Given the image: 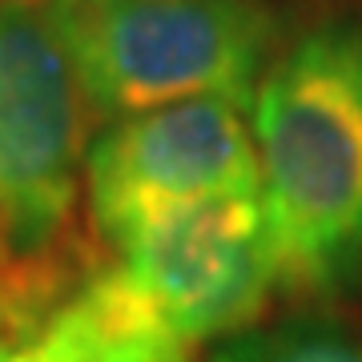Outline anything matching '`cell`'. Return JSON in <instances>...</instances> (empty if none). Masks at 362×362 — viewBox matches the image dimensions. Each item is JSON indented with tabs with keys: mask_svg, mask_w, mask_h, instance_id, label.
Listing matches in <instances>:
<instances>
[{
	"mask_svg": "<svg viewBox=\"0 0 362 362\" xmlns=\"http://www.w3.org/2000/svg\"><path fill=\"white\" fill-rule=\"evenodd\" d=\"M0 4H28V0H0Z\"/></svg>",
	"mask_w": 362,
	"mask_h": 362,
	"instance_id": "ba28073f",
	"label": "cell"
},
{
	"mask_svg": "<svg viewBox=\"0 0 362 362\" xmlns=\"http://www.w3.org/2000/svg\"><path fill=\"white\" fill-rule=\"evenodd\" d=\"M226 97L161 105L121 117L85 153L93 221L125 246L153 221L233 194H262L254 129Z\"/></svg>",
	"mask_w": 362,
	"mask_h": 362,
	"instance_id": "277c9868",
	"label": "cell"
},
{
	"mask_svg": "<svg viewBox=\"0 0 362 362\" xmlns=\"http://www.w3.org/2000/svg\"><path fill=\"white\" fill-rule=\"evenodd\" d=\"M105 270L137 318L177 346L238 334L278 290L262 194L214 197L153 221Z\"/></svg>",
	"mask_w": 362,
	"mask_h": 362,
	"instance_id": "3957f363",
	"label": "cell"
},
{
	"mask_svg": "<svg viewBox=\"0 0 362 362\" xmlns=\"http://www.w3.org/2000/svg\"><path fill=\"white\" fill-rule=\"evenodd\" d=\"M85 177V93L49 21L0 4V242L33 258L61 238Z\"/></svg>",
	"mask_w": 362,
	"mask_h": 362,
	"instance_id": "5b68a950",
	"label": "cell"
},
{
	"mask_svg": "<svg viewBox=\"0 0 362 362\" xmlns=\"http://www.w3.org/2000/svg\"><path fill=\"white\" fill-rule=\"evenodd\" d=\"M209 362H362V338L322 322L233 334Z\"/></svg>",
	"mask_w": 362,
	"mask_h": 362,
	"instance_id": "52a82bcc",
	"label": "cell"
},
{
	"mask_svg": "<svg viewBox=\"0 0 362 362\" xmlns=\"http://www.w3.org/2000/svg\"><path fill=\"white\" fill-rule=\"evenodd\" d=\"M85 101L129 117L226 97L250 109L278 45L266 0H49Z\"/></svg>",
	"mask_w": 362,
	"mask_h": 362,
	"instance_id": "7a4b0ae2",
	"label": "cell"
},
{
	"mask_svg": "<svg viewBox=\"0 0 362 362\" xmlns=\"http://www.w3.org/2000/svg\"><path fill=\"white\" fill-rule=\"evenodd\" d=\"M0 362H125L77 310L73 294L45 318L0 330Z\"/></svg>",
	"mask_w": 362,
	"mask_h": 362,
	"instance_id": "8992f818",
	"label": "cell"
},
{
	"mask_svg": "<svg viewBox=\"0 0 362 362\" xmlns=\"http://www.w3.org/2000/svg\"><path fill=\"white\" fill-rule=\"evenodd\" d=\"M278 290L338 298L362 282V16L298 33L250 101Z\"/></svg>",
	"mask_w": 362,
	"mask_h": 362,
	"instance_id": "6da1fadb",
	"label": "cell"
}]
</instances>
